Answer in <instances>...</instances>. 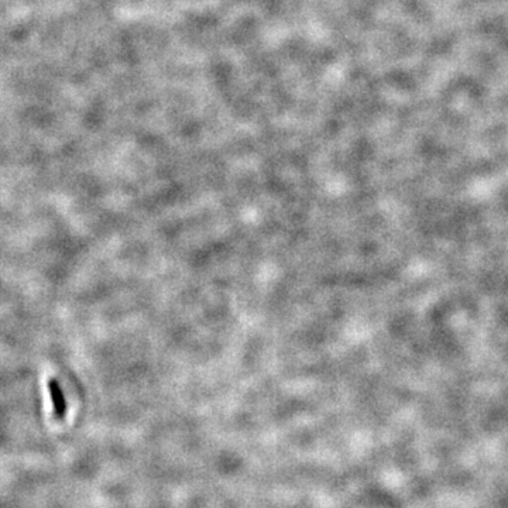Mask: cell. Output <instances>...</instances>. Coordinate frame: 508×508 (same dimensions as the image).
Returning <instances> with one entry per match:
<instances>
[{"mask_svg":"<svg viewBox=\"0 0 508 508\" xmlns=\"http://www.w3.org/2000/svg\"><path fill=\"white\" fill-rule=\"evenodd\" d=\"M50 390H51V398L54 403V410H55V415L57 417H62L66 414V404H64V398L59 393V389L57 387V384L54 381H50Z\"/></svg>","mask_w":508,"mask_h":508,"instance_id":"1","label":"cell"}]
</instances>
